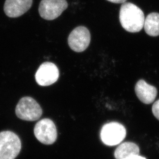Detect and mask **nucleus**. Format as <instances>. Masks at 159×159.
Listing matches in <instances>:
<instances>
[{"mask_svg":"<svg viewBox=\"0 0 159 159\" xmlns=\"http://www.w3.org/2000/svg\"><path fill=\"white\" fill-rule=\"evenodd\" d=\"M120 21L122 27L127 32L138 33L144 26V14L135 5L125 2L120 7Z\"/></svg>","mask_w":159,"mask_h":159,"instance_id":"f257e3e1","label":"nucleus"},{"mask_svg":"<svg viewBox=\"0 0 159 159\" xmlns=\"http://www.w3.org/2000/svg\"><path fill=\"white\" fill-rule=\"evenodd\" d=\"M21 149V140L16 134L11 131L0 132V159H15Z\"/></svg>","mask_w":159,"mask_h":159,"instance_id":"f03ea898","label":"nucleus"},{"mask_svg":"<svg viewBox=\"0 0 159 159\" xmlns=\"http://www.w3.org/2000/svg\"><path fill=\"white\" fill-rule=\"evenodd\" d=\"M16 114L18 118L26 121H35L40 118L42 109L33 98L26 96L21 98L16 108Z\"/></svg>","mask_w":159,"mask_h":159,"instance_id":"7ed1b4c3","label":"nucleus"},{"mask_svg":"<svg viewBox=\"0 0 159 159\" xmlns=\"http://www.w3.org/2000/svg\"><path fill=\"white\" fill-rule=\"evenodd\" d=\"M126 135L124 126L117 122L106 124L101 130V140L106 145H118L123 141Z\"/></svg>","mask_w":159,"mask_h":159,"instance_id":"20e7f679","label":"nucleus"},{"mask_svg":"<svg viewBox=\"0 0 159 159\" xmlns=\"http://www.w3.org/2000/svg\"><path fill=\"white\" fill-rule=\"evenodd\" d=\"M34 132L36 139L44 145H52L57 140L56 127L51 119H43L38 122Z\"/></svg>","mask_w":159,"mask_h":159,"instance_id":"39448f33","label":"nucleus"},{"mask_svg":"<svg viewBox=\"0 0 159 159\" xmlns=\"http://www.w3.org/2000/svg\"><path fill=\"white\" fill-rule=\"evenodd\" d=\"M68 6L66 0H42L39 4V14L44 19L53 20L59 17Z\"/></svg>","mask_w":159,"mask_h":159,"instance_id":"423d86ee","label":"nucleus"},{"mask_svg":"<svg viewBox=\"0 0 159 159\" xmlns=\"http://www.w3.org/2000/svg\"><path fill=\"white\" fill-rule=\"evenodd\" d=\"M90 32L87 28L83 26L75 28L68 37V44L70 48L78 53L86 50L90 44Z\"/></svg>","mask_w":159,"mask_h":159,"instance_id":"0eeeda50","label":"nucleus"},{"mask_svg":"<svg viewBox=\"0 0 159 159\" xmlns=\"http://www.w3.org/2000/svg\"><path fill=\"white\" fill-rule=\"evenodd\" d=\"M59 72L54 63L45 62L40 66L35 74V80L41 86H48L58 80Z\"/></svg>","mask_w":159,"mask_h":159,"instance_id":"6e6552de","label":"nucleus"},{"mask_svg":"<svg viewBox=\"0 0 159 159\" xmlns=\"http://www.w3.org/2000/svg\"><path fill=\"white\" fill-rule=\"evenodd\" d=\"M33 0H6L4 11L10 18L20 17L30 9Z\"/></svg>","mask_w":159,"mask_h":159,"instance_id":"1a4fd4ad","label":"nucleus"},{"mask_svg":"<svg viewBox=\"0 0 159 159\" xmlns=\"http://www.w3.org/2000/svg\"><path fill=\"white\" fill-rule=\"evenodd\" d=\"M135 92L139 99L145 104L153 102L158 92L156 88L148 84L144 80L138 81L135 86Z\"/></svg>","mask_w":159,"mask_h":159,"instance_id":"9d476101","label":"nucleus"},{"mask_svg":"<svg viewBox=\"0 0 159 159\" xmlns=\"http://www.w3.org/2000/svg\"><path fill=\"white\" fill-rule=\"evenodd\" d=\"M140 148L132 142H125L120 144L114 152L116 159H124L132 155H139Z\"/></svg>","mask_w":159,"mask_h":159,"instance_id":"9b49d317","label":"nucleus"},{"mask_svg":"<svg viewBox=\"0 0 159 159\" xmlns=\"http://www.w3.org/2000/svg\"><path fill=\"white\" fill-rule=\"evenodd\" d=\"M144 29L146 33L150 36L157 37L159 35V14L152 12L145 19Z\"/></svg>","mask_w":159,"mask_h":159,"instance_id":"f8f14e48","label":"nucleus"},{"mask_svg":"<svg viewBox=\"0 0 159 159\" xmlns=\"http://www.w3.org/2000/svg\"><path fill=\"white\" fill-rule=\"evenodd\" d=\"M152 111L154 116L159 120V99L153 104Z\"/></svg>","mask_w":159,"mask_h":159,"instance_id":"ddd939ff","label":"nucleus"},{"mask_svg":"<svg viewBox=\"0 0 159 159\" xmlns=\"http://www.w3.org/2000/svg\"><path fill=\"white\" fill-rule=\"evenodd\" d=\"M124 159H146L143 157L140 156L139 155H132Z\"/></svg>","mask_w":159,"mask_h":159,"instance_id":"4468645a","label":"nucleus"},{"mask_svg":"<svg viewBox=\"0 0 159 159\" xmlns=\"http://www.w3.org/2000/svg\"><path fill=\"white\" fill-rule=\"evenodd\" d=\"M108 1L111 2L112 3H117V4H120V3H124L127 1V0H107Z\"/></svg>","mask_w":159,"mask_h":159,"instance_id":"2eb2a0df","label":"nucleus"}]
</instances>
